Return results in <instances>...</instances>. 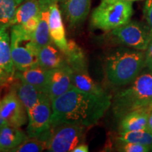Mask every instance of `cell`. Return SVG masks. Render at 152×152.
<instances>
[{
	"instance_id": "cell-28",
	"label": "cell",
	"mask_w": 152,
	"mask_h": 152,
	"mask_svg": "<svg viewBox=\"0 0 152 152\" xmlns=\"http://www.w3.org/2000/svg\"><path fill=\"white\" fill-rule=\"evenodd\" d=\"M143 15L152 32V0H146L143 7Z\"/></svg>"
},
{
	"instance_id": "cell-7",
	"label": "cell",
	"mask_w": 152,
	"mask_h": 152,
	"mask_svg": "<svg viewBox=\"0 0 152 152\" xmlns=\"http://www.w3.org/2000/svg\"><path fill=\"white\" fill-rule=\"evenodd\" d=\"M111 35L117 43L144 52L152 39V32L147 23L137 20H130L111 30Z\"/></svg>"
},
{
	"instance_id": "cell-22",
	"label": "cell",
	"mask_w": 152,
	"mask_h": 152,
	"mask_svg": "<svg viewBox=\"0 0 152 152\" xmlns=\"http://www.w3.org/2000/svg\"><path fill=\"white\" fill-rule=\"evenodd\" d=\"M40 11L39 0H26L17 8L11 26L16 24H23L33 17L37 16Z\"/></svg>"
},
{
	"instance_id": "cell-13",
	"label": "cell",
	"mask_w": 152,
	"mask_h": 152,
	"mask_svg": "<svg viewBox=\"0 0 152 152\" xmlns=\"http://www.w3.org/2000/svg\"><path fill=\"white\" fill-rule=\"evenodd\" d=\"M90 7L91 0H64L63 9L70 26H77L85 21Z\"/></svg>"
},
{
	"instance_id": "cell-5",
	"label": "cell",
	"mask_w": 152,
	"mask_h": 152,
	"mask_svg": "<svg viewBox=\"0 0 152 152\" xmlns=\"http://www.w3.org/2000/svg\"><path fill=\"white\" fill-rule=\"evenodd\" d=\"M11 57L16 71H26L39 66L40 47L34 39V35L28 33L21 24L11 26Z\"/></svg>"
},
{
	"instance_id": "cell-27",
	"label": "cell",
	"mask_w": 152,
	"mask_h": 152,
	"mask_svg": "<svg viewBox=\"0 0 152 152\" xmlns=\"http://www.w3.org/2000/svg\"><path fill=\"white\" fill-rule=\"evenodd\" d=\"M39 14L37 16H35L29 19V20H27L26 23H24L21 24V26L26 32H28L30 34L34 35V33H35V30L37 28L38 23H39Z\"/></svg>"
},
{
	"instance_id": "cell-12",
	"label": "cell",
	"mask_w": 152,
	"mask_h": 152,
	"mask_svg": "<svg viewBox=\"0 0 152 152\" xmlns=\"http://www.w3.org/2000/svg\"><path fill=\"white\" fill-rule=\"evenodd\" d=\"M49 26L51 40L64 52L67 49L68 41L66 37V31L61 13L57 3L50 5Z\"/></svg>"
},
{
	"instance_id": "cell-29",
	"label": "cell",
	"mask_w": 152,
	"mask_h": 152,
	"mask_svg": "<svg viewBox=\"0 0 152 152\" xmlns=\"http://www.w3.org/2000/svg\"><path fill=\"white\" fill-rule=\"evenodd\" d=\"M14 75L9 73L0 66V87L7 85L11 81Z\"/></svg>"
},
{
	"instance_id": "cell-14",
	"label": "cell",
	"mask_w": 152,
	"mask_h": 152,
	"mask_svg": "<svg viewBox=\"0 0 152 152\" xmlns=\"http://www.w3.org/2000/svg\"><path fill=\"white\" fill-rule=\"evenodd\" d=\"M14 77L19 79L23 83L33 85L47 94L49 70L37 66L26 71H15Z\"/></svg>"
},
{
	"instance_id": "cell-18",
	"label": "cell",
	"mask_w": 152,
	"mask_h": 152,
	"mask_svg": "<svg viewBox=\"0 0 152 152\" xmlns=\"http://www.w3.org/2000/svg\"><path fill=\"white\" fill-rule=\"evenodd\" d=\"M64 53L66 62L73 72L88 71L87 58L84 51L75 41L68 42L67 49Z\"/></svg>"
},
{
	"instance_id": "cell-23",
	"label": "cell",
	"mask_w": 152,
	"mask_h": 152,
	"mask_svg": "<svg viewBox=\"0 0 152 152\" xmlns=\"http://www.w3.org/2000/svg\"><path fill=\"white\" fill-rule=\"evenodd\" d=\"M116 140L147 146L152 151V132L147 130L119 132Z\"/></svg>"
},
{
	"instance_id": "cell-37",
	"label": "cell",
	"mask_w": 152,
	"mask_h": 152,
	"mask_svg": "<svg viewBox=\"0 0 152 152\" xmlns=\"http://www.w3.org/2000/svg\"><path fill=\"white\" fill-rule=\"evenodd\" d=\"M1 126H0V130H1Z\"/></svg>"
},
{
	"instance_id": "cell-35",
	"label": "cell",
	"mask_w": 152,
	"mask_h": 152,
	"mask_svg": "<svg viewBox=\"0 0 152 152\" xmlns=\"http://www.w3.org/2000/svg\"><path fill=\"white\" fill-rule=\"evenodd\" d=\"M26 1V0H16V2H17V4H18L19 5V4H20L23 3V1Z\"/></svg>"
},
{
	"instance_id": "cell-9",
	"label": "cell",
	"mask_w": 152,
	"mask_h": 152,
	"mask_svg": "<svg viewBox=\"0 0 152 152\" xmlns=\"http://www.w3.org/2000/svg\"><path fill=\"white\" fill-rule=\"evenodd\" d=\"M1 115L6 124L20 128L28 123V111L14 90L5 95L1 101Z\"/></svg>"
},
{
	"instance_id": "cell-26",
	"label": "cell",
	"mask_w": 152,
	"mask_h": 152,
	"mask_svg": "<svg viewBox=\"0 0 152 152\" xmlns=\"http://www.w3.org/2000/svg\"><path fill=\"white\" fill-rule=\"evenodd\" d=\"M116 150L121 152H149L151 149L147 146L117 140Z\"/></svg>"
},
{
	"instance_id": "cell-8",
	"label": "cell",
	"mask_w": 152,
	"mask_h": 152,
	"mask_svg": "<svg viewBox=\"0 0 152 152\" xmlns=\"http://www.w3.org/2000/svg\"><path fill=\"white\" fill-rule=\"evenodd\" d=\"M52 113V101L49 96L39 101L28 111L27 134L29 137H37L51 128Z\"/></svg>"
},
{
	"instance_id": "cell-34",
	"label": "cell",
	"mask_w": 152,
	"mask_h": 152,
	"mask_svg": "<svg viewBox=\"0 0 152 152\" xmlns=\"http://www.w3.org/2000/svg\"><path fill=\"white\" fill-rule=\"evenodd\" d=\"M5 125H7V124H6L4 121L2 117H1V105H0V126L2 127Z\"/></svg>"
},
{
	"instance_id": "cell-6",
	"label": "cell",
	"mask_w": 152,
	"mask_h": 152,
	"mask_svg": "<svg viewBox=\"0 0 152 152\" xmlns=\"http://www.w3.org/2000/svg\"><path fill=\"white\" fill-rule=\"evenodd\" d=\"M85 128L78 124L61 123L51 127L38 137L46 141L47 151H72L80 144L84 143Z\"/></svg>"
},
{
	"instance_id": "cell-2",
	"label": "cell",
	"mask_w": 152,
	"mask_h": 152,
	"mask_svg": "<svg viewBox=\"0 0 152 152\" xmlns=\"http://www.w3.org/2000/svg\"><path fill=\"white\" fill-rule=\"evenodd\" d=\"M106 78L115 86L128 85L146 68L145 52L128 47L114 49L106 57Z\"/></svg>"
},
{
	"instance_id": "cell-1",
	"label": "cell",
	"mask_w": 152,
	"mask_h": 152,
	"mask_svg": "<svg viewBox=\"0 0 152 152\" xmlns=\"http://www.w3.org/2000/svg\"><path fill=\"white\" fill-rule=\"evenodd\" d=\"M110 94L98 96L73 87L52 102L51 127L61 123L96 125L111 106Z\"/></svg>"
},
{
	"instance_id": "cell-4",
	"label": "cell",
	"mask_w": 152,
	"mask_h": 152,
	"mask_svg": "<svg viewBox=\"0 0 152 152\" xmlns=\"http://www.w3.org/2000/svg\"><path fill=\"white\" fill-rule=\"evenodd\" d=\"M132 1L127 0H101L91 15V26L95 29L111 32L131 20Z\"/></svg>"
},
{
	"instance_id": "cell-19",
	"label": "cell",
	"mask_w": 152,
	"mask_h": 152,
	"mask_svg": "<svg viewBox=\"0 0 152 152\" xmlns=\"http://www.w3.org/2000/svg\"><path fill=\"white\" fill-rule=\"evenodd\" d=\"M14 91L27 111L35 106L42 99L48 96L46 93L38 90L33 85L23 83L21 81Z\"/></svg>"
},
{
	"instance_id": "cell-11",
	"label": "cell",
	"mask_w": 152,
	"mask_h": 152,
	"mask_svg": "<svg viewBox=\"0 0 152 152\" xmlns=\"http://www.w3.org/2000/svg\"><path fill=\"white\" fill-rule=\"evenodd\" d=\"M151 111L152 104L125 114L120 119L119 132L147 130Z\"/></svg>"
},
{
	"instance_id": "cell-15",
	"label": "cell",
	"mask_w": 152,
	"mask_h": 152,
	"mask_svg": "<svg viewBox=\"0 0 152 152\" xmlns=\"http://www.w3.org/2000/svg\"><path fill=\"white\" fill-rule=\"evenodd\" d=\"M67 64L64 53L52 41L41 47L39 52V66L47 70L54 69Z\"/></svg>"
},
{
	"instance_id": "cell-36",
	"label": "cell",
	"mask_w": 152,
	"mask_h": 152,
	"mask_svg": "<svg viewBox=\"0 0 152 152\" xmlns=\"http://www.w3.org/2000/svg\"><path fill=\"white\" fill-rule=\"evenodd\" d=\"M127 1H142V0H127Z\"/></svg>"
},
{
	"instance_id": "cell-21",
	"label": "cell",
	"mask_w": 152,
	"mask_h": 152,
	"mask_svg": "<svg viewBox=\"0 0 152 152\" xmlns=\"http://www.w3.org/2000/svg\"><path fill=\"white\" fill-rule=\"evenodd\" d=\"M73 85L79 90L98 96L109 95L98 83L93 80L88 71L73 72Z\"/></svg>"
},
{
	"instance_id": "cell-32",
	"label": "cell",
	"mask_w": 152,
	"mask_h": 152,
	"mask_svg": "<svg viewBox=\"0 0 152 152\" xmlns=\"http://www.w3.org/2000/svg\"><path fill=\"white\" fill-rule=\"evenodd\" d=\"M62 1V0H39V4H44L52 5V4L58 3V1Z\"/></svg>"
},
{
	"instance_id": "cell-20",
	"label": "cell",
	"mask_w": 152,
	"mask_h": 152,
	"mask_svg": "<svg viewBox=\"0 0 152 152\" xmlns=\"http://www.w3.org/2000/svg\"><path fill=\"white\" fill-rule=\"evenodd\" d=\"M39 6H40V11H39V23L34 33V39L41 48L51 42L52 40L49 35V26L50 6L44 4H39Z\"/></svg>"
},
{
	"instance_id": "cell-30",
	"label": "cell",
	"mask_w": 152,
	"mask_h": 152,
	"mask_svg": "<svg viewBox=\"0 0 152 152\" xmlns=\"http://www.w3.org/2000/svg\"><path fill=\"white\" fill-rule=\"evenodd\" d=\"M146 68L152 72V39L145 51Z\"/></svg>"
},
{
	"instance_id": "cell-25",
	"label": "cell",
	"mask_w": 152,
	"mask_h": 152,
	"mask_svg": "<svg viewBox=\"0 0 152 152\" xmlns=\"http://www.w3.org/2000/svg\"><path fill=\"white\" fill-rule=\"evenodd\" d=\"M47 149L46 141L38 137H28L27 140L11 149L14 152H39Z\"/></svg>"
},
{
	"instance_id": "cell-3",
	"label": "cell",
	"mask_w": 152,
	"mask_h": 152,
	"mask_svg": "<svg viewBox=\"0 0 152 152\" xmlns=\"http://www.w3.org/2000/svg\"><path fill=\"white\" fill-rule=\"evenodd\" d=\"M126 88L117 92L112 99L115 117L121 119L133 110L152 104V72L143 70Z\"/></svg>"
},
{
	"instance_id": "cell-17",
	"label": "cell",
	"mask_w": 152,
	"mask_h": 152,
	"mask_svg": "<svg viewBox=\"0 0 152 152\" xmlns=\"http://www.w3.org/2000/svg\"><path fill=\"white\" fill-rule=\"evenodd\" d=\"M7 25L0 24V66L8 73L14 75L15 68L11 57V37Z\"/></svg>"
},
{
	"instance_id": "cell-31",
	"label": "cell",
	"mask_w": 152,
	"mask_h": 152,
	"mask_svg": "<svg viewBox=\"0 0 152 152\" xmlns=\"http://www.w3.org/2000/svg\"><path fill=\"white\" fill-rule=\"evenodd\" d=\"M89 147L86 144L82 143L74 148L72 152H88Z\"/></svg>"
},
{
	"instance_id": "cell-24",
	"label": "cell",
	"mask_w": 152,
	"mask_h": 152,
	"mask_svg": "<svg viewBox=\"0 0 152 152\" xmlns=\"http://www.w3.org/2000/svg\"><path fill=\"white\" fill-rule=\"evenodd\" d=\"M18 6L16 0H0V24L10 27Z\"/></svg>"
},
{
	"instance_id": "cell-10",
	"label": "cell",
	"mask_w": 152,
	"mask_h": 152,
	"mask_svg": "<svg viewBox=\"0 0 152 152\" xmlns=\"http://www.w3.org/2000/svg\"><path fill=\"white\" fill-rule=\"evenodd\" d=\"M72 81L73 71L68 64L58 68L49 70L47 95L51 101L52 102L73 87Z\"/></svg>"
},
{
	"instance_id": "cell-33",
	"label": "cell",
	"mask_w": 152,
	"mask_h": 152,
	"mask_svg": "<svg viewBox=\"0 0 152 152\" xmlns=\"http://www.w3.org/2000/svg\"><path fill=\"white\" fill-rule=\"evenodd\" d=\"M147 130H149V132H152V111L151 114H150V116L149 118V121H148V124H147Z\"/></svg>"
},
{
	"instance_id": "cell-16",
	"label": "cell",
	"mask_w": 152,
	"mask_h": 152,
	"mask_svg": "<svg viewBox=\"0 0 152 152\" xmlns=\"http://www.w3.org/2000/svg\"><path fill=\"white\" fill-rule=\"evenodd\" d=\"M29 137L20 128L5 125L0 130V151H10Z\"/></svg>"
}]
</instances>
